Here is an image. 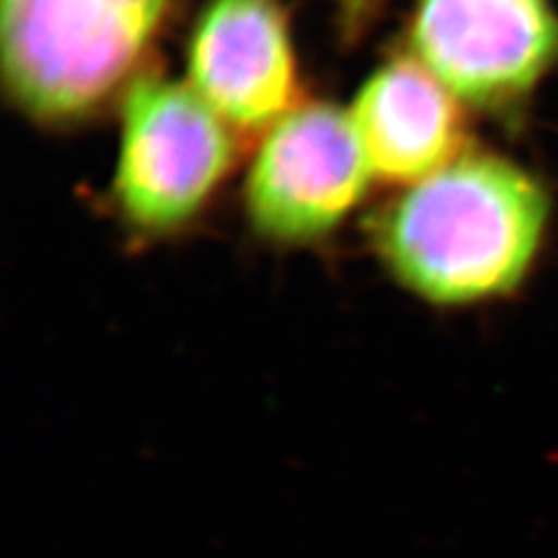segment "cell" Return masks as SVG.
Returning <instances> with one entry per match:
<instances>
[{
  "mask_svg": "<svg viewBox=\"0 0 558 558\" xmlns=\"http://www.w3.org/2000/svg\"><path fill=\"white\" fill-rule=\"evenodd\" d=\"M375 184L349 110L303 100L256 137L240 189L242 215L272 250H314L359 215Z\"/></svg>",
  "mask_w": 558,
  "mask_h": 558,
  "instance_id": "277c9868",
  "label": "cell"
},
{
  "mask_svg": "<svg viewBox=\"0 0 558 558\" xmlns=\"http://www.w3.org/2000/svg\"><path fill=\"white\" fill-rule=\"evenodd\" d=\"M349 117L377 184L391 191L428 178L473 147L468 110L408 51L373 70Z\"/></svg>",
  "mask_w": 558,
  "mask_h": 558,
  "instance_id": "52a82bcc",
  "label": "cell"
},
{
  "mask_svg": "<svg viewBox=\"0 0 558 558\" xmlns=\"http://www.w3.org/2000/svg\"><path fill=\"white\" fill-rule=\"evenodd\" d=\"M186 82L240 137L303 102L299 57L277 0H207L186 45Z\"/></svg>",
  "mask_w": 558,
  "mask_h": 558,
  "instance_id": "8992f818",
  "label": "cell"
},
{
  "mask_svg": "<svg viewBox=\"0 0 558 558\" xmlns=\"http://www.w3.org/2000/svg\"><path fill=\"white\" fill-rule=\"evenodd\" d=\"M178 0H0L8 98L33 124L73 129L119 102Z\"/></svg>",
  "mask_w": 558,
  "mask_h": 558,
  "instance_id": "7a4b0ae2",
  "label": "cell"
},
{
  "mask_svg": "<svg viewBox=\"0 0 558 558\" xmlns=\"http://www.w3.org/2000/svg\"><path fill=\"white\" fill-rule=\"evenodd\" d=\"M336 3L340 5L342 14L347 16V22L352 26H359L368 20L377 0H336Z\"/></svg>",
  "mask_w": 558,
  "mask_h": 558,
  "instance_id": "ba28073f",
  "label": "cell"
},
{
  "mask_svg": "<svg viewBox=\"0 0 558 558\" xmlns=\"http://www.w3.org/2000/svg\"><path fill=\"white\" fill-rule=\"evenodd\" d=\"M551 215L535 172L470 147L365 215L379 268L410 299L468 310L512 295L531 275Z\"/></svg>",
  "mask_w": 558,
  "mask_h": 558,
  "instance_id": "6da1fadb",
  "label": "cell"
},
{
  "mask_svg": "<svg viewBox=\"0 0 558 558\" xmlns=\"http://www.w3.org/2000/svg\"><path fill=\"white\" fill-rule=\"evenodd\" d=\"M408 54L468 112L519 124L558 70L554 0H414Z\"/></svg>",
  "mask_w": 558,
  "mask_h": 558,
  "instance_id": "5b68a950",
  "label": "cell"
},
{
  "mask_svg": "<svg viewBox=\"0 0 558 558\" xmlns=\"http://www.w3.org/2000/svg\"><path fill=\"white\" fill-rule=\"evenodd\" d=\"M240 140L186 80L147 68L119 100L110 207L121 231L143 244L186 235L229 184Z\"/></svg>",
  "mask_w": 558,
  "mask_h": 558,
  "instance_id": "3957f363",
  "label": "cell"
}]
</instances>
